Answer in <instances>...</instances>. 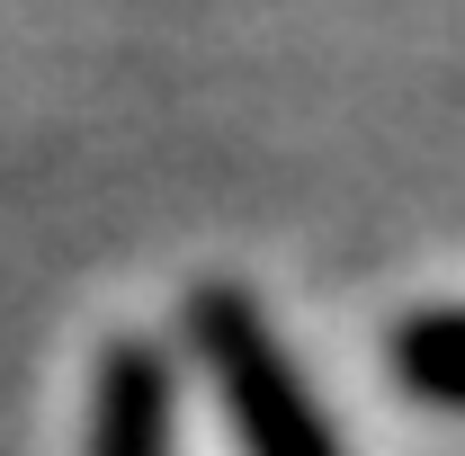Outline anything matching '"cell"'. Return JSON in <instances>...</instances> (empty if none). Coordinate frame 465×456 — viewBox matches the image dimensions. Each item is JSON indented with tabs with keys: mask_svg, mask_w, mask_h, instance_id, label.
<instances>
[{
	"mask_svg": "<svg viewBox=\"0 0 465 456\" xmlns=\"http://www.w3.org/2000/svg\"><path fill=\"white\" fill-rule=\"evenodd\" d=\"M188 349L215 367L224 411H232V430H242L251 456H341L331 421L313 411L304 376H295V358L278 349L269 313L242 286H197L188 295Z\"/></svg>",
	"mask_w": 465,
	"mask_h": 456,
	"instance_id": "1",
	"label": "cell"
},
{
	"mask_svg": "<svg viewBox=\"0 0 465 456\" xmlns=\"http://www.w3.org/2000/svg\"><path fill=\"white\" fill-rule=\"evenodd\" d=\"M81 456H171V367L153 341H108L90 376V448Z\"/></svg>",
	"mask_w": 465,
	"mask_h": 456,
	"instance_id": "2",
	"label": "cell"
},
{
	"mask_svg": "<svg viewBox=\"0 0 465 456\" xmlns=\"http://www.w3.org/2000/svg\"><path fill=\"white\" fill-rule=\"evenodd\" d=\"M385 349H394V376H403L411 394L465 411V304H420V313H403Z\"/></svg>",
	"mask_w": 465,
	"mask_h": 456,
	"instance_id": "3",
	"label": "cell"
}]
</instances>
